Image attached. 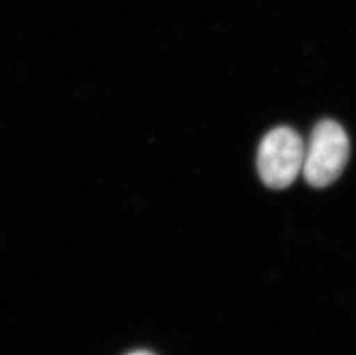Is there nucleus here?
Returning <instances> with one entry per match:
<instances>
[{
	"mask_svg": "<svg viewBox=\"0 0 356 355\" xmlns=\"http://www.w3.org/2000/svg\"><path fill=\"white\" fill-rule=\"evenodd\" d=\"M306 144L298 132L287 126L273 128L263 138L257 152V171L273 189H284L302 171Z\"/></svg>",
	"mask_w": 356,
	"mask_h": 355,
	"instance_id": "f03ea898",
	"label": "nucleus"
},
{
	"mask_svg": "<svg viewBox=\"0 0 356 355\" xmlns=\"http://www.w3.org/2000/svg\"><path fill=\"white\" fill-rule=\"evenodd\" d=\"M350 157V140L337 121H319L305 149L302 172L315 188L327 187L343 173Z\"/></svg>",
	"mask_w": 356,
	"mask_h": 355,
	"instance_id": "f257e3e1",
	"label": "nucleus"
},
{
	"mask_svg": "<svg viewBox=\"0 0 356 355\" xmlns=\"http://www.w3.org/2000/svg\"><path fill=\"white\" fill-rule=\"evenodd\" d=\"M126 355H156L155 353L150 352V351H147V349H138V351H134V352L128 353Z\"/></svg>",
	"mask_w": 356,
	"mask_h": 355,
	"instance_id": "7ed1b4c3",
	"label": "nucleus"
}]
</instances>
